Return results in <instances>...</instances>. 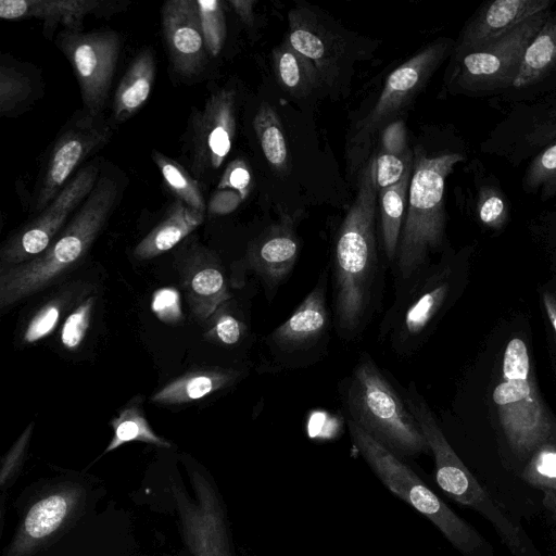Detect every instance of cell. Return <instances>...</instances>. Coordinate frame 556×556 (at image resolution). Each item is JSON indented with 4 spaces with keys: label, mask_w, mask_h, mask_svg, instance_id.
<instances>
[{
    "label": "cell",
    "mask_w": 556,
    "mask_h": 556,
    "mask_svg": "<svg viewBox=\"0 0 556 556\" xmlns=\"http://www.w3.org/2000/svg\"><path fill=\"white\" fill-rule=\"evenodd\" d=\"M111 426L113 435L104 453L112 452L121 445L132 441H141L161 447L170 446L169 442L159 437L150 427L141 408V397L139 396L129 402L111 420Z\"/></svg>",
    "instance_id": "1f68e13d"
},
{
    "label": "cell",
    "mask_w": 556,
    "mask_h": 556,
    "mask_svg": "<svg viewBox=\"0 0 556 556\" xmlns=\"http://www.w3.org/2000/svg\"><path fill=\"white\" fill-rule=\"evenodd\" d=\"M412 173L413 161L406 167L399 182L378 191L383 249L390 262H394L400 241Z\"/></svg>",
    "instance_id": "83f0119b"
},
{
    "label": "cell",
    "mask_w": 556,
    "mask_h": 556,
    "mask_svg": "<svg viewBox=\"0 0 556 556\" xmlns=\"http://www.w3.org/2000/svg\"><path fill=\"white\" fill-rule=\"evenodd\" d=\"M177 269L193 316L203 321L230 299L227 281L217 256L201 245L184 251Z\"/></svg>",
    "instance_id": "2e32d148"
},
{
    "label": "cell",
    "mask_w": 556,
    "mask_h": 556,
    "mask_svg": "<svg viewBox=\"0 0 556 556\" xmlns=\"http://www.w3.org/2000/svg\"><path fill=\"white\" fill-rule=\"evenodd\" d=\"M521 479L540 490H556V420L549 437L528 458Z\"/></svg>",
    "instance_id": "836d02e7"
},
{
    "label": "cell",
    "mask_w": 556,
    "mask_h": 556,
    "mask_svg": "<svg viewBox=\"0 0 556 556\" xmlns=\"http://www.w3.org/2000/svg\"><path fill=\"white\" fill-rule=\"evenodd\" d=\"M556 67V17H548L527 47L513 87L536 83Z\"/></svg>",
    "instance_id": "f546056e"
},
{
    "label": "cell",
    "mask_w": 556,
    "mask_h": 556,
    "mask_svg": "<svg viewBox=\"0 0 556 556\" xmlns=\"http://www.w3.org/2000/svg\"><path fill=\"white\" fill-rule=\"evenodd\" d=\"M253 127L263 154L274 172L282 175L289 167L283 128L276 110L263 102L253 118Z\"/></svg>",
    "instance_id": "4dcf8cb0"
},
{
    "label": "cell",
    "mask_w": 556,
    "mask_h": 556,
    "mask_svg": "<svg viewBox=\"0 0 556 556\" xmlns=\"http://www.w3.org/2000/svg\"><path fill=\"white\" fill-rule=\"evenodd\" d=\"M448 43L438 40L396 67L387 78L383 89L368 114L359 122L355 139L370 140L379 130L395 121L421 91L446 54Z\"/></svg>",
    "instance_id": "7c38bea8"
},
{
    "label": "cell",
    "mask_w": 556,
    "mask_h": 556,
    "mask_svg": "<svg viewBox=\"0 0 556 556\" xmlns=\"http://www.w3.org/2000/svg\"><path fill=\"white\" fill-rule=\"evenodd\" d=\"M548 17V11L540 13L485 48L462 54L455 77L458 86L468 90L513 86L527 47Z\"/></svg>",
    "instance_id": "8fae6325"
},
{
    "label": "cell",
    "mask_w": 556,
    "mask_h": 556,
    "mask_svg": "<svg viewBox=\"0 0 556 556\" xmlns=\"http://www.w3.org/2000/svg\"><path fill=\"white\" fill-rule=\"evenodd\" d=\"M288 23L286 40L314 63L323 83L331 84L338 76L343 59V40L326 28L318 16L306 8L289 11Z\"/></svg>",
    "instance_id": "d6986e66"
},
{
    "label": "cell",
    "mask_w": 556,
    "mask_h": 556,
    "mask_svg": "<svg viewBox=\"0 0 556 556\" xmlns=\"http://www.w3.org/2000/svg\"><path fill=\"white\" fill-rule=\"evenodd\" d=\"M406 135L402 119H395L382 128L379 150L374 156L378 191L399 182L413 161Z\"/></svg>",
    "instance_id": "4316f807"
},
{
    "label": "cell",
    "mask_w": 556,
    "mask_h": 556,
    "mask_svg": "<svg viewBox=\"0 0 556 556\" xmlns=\"http://www.w3.org/2000/svg\"><path fill=\"white\" fill-rule=\"evenodd\" d=\"M549 0H495L465 28L457 49L459 55L485 48L523 22L548 11Z\"/></svg>",
    "instance_id": "ffe728a7"
},
{
    "label": "cell",
    "mask_w": 556,
    "mask_h": 556,
    "mask_svg": "<svg viewBox=\"0 0 556 556\" xmlns=\"http://www.w3.org/2000/svg\"><path fill=\"white\" fill-rule=\"evenodd\" d=\"M235 92L223 88L213 93L194 116L191 164L197 175L218 168L230 152L236 132Z\"/></svg>",
    "instance_id": "5bb4252c"
},
{
    "label": "cell",
    "mask_w": 556,
    "mask_h": 556,
    "mask_svg": "<svg viewBox=\"0 0 556 556\" xmlns=\"http://www.w3.org/2000/svg\"><path fill=\"white\" fill-rule=\"evenodd\" d=\"M243 330L244 325L238 318L227 312H219L208 334L219 343L232 345L239 342Z\"/></svg>",
    "instance_id": "60d3db41"
},
{
    "label": "cell",
    "mask_w": 556,
    "mask_h": 556,
    "mask_svg": "<svg viewBox=\"0 0 556 556\" xmlns=\"http://www.w3.org/2000/svg\"><path fill=\"white\" fill-rule=\"evenodd\" d=\"M526 184L530 188H541L543 194L556 193V143L541 152L530 164Z\"/></svg>",
    "instance_id": "8d00e7d4"
},
{
    "label": "cell",
    "mask_w": 556,
    "mask_h": 556,
    "mask_svg": "<svg viewBox=\"0 0 556 556\" xmlns=\"http://www.w3.org/2000/svg\"><path fill=\"white\" fill-rule=\"evenodd\" d=\"M197 5L205 48L212 56H217L226 39V22L222 2L197 0Z\"/></svg>",
    "instance_id": "d590c367"
},
{
    "label": "cell",
    "mask_w": 556,
    "mask_h": 556,
    "mask_svg": "<svg viewBox=\"0 0 556 556\" xmlns=\"http://www.w3.org/2000/svg\"><path fill=\"white\" fill-rule=\"evenodd\" d=\"M117 197L116 181L101 176L73 219L41 254L0 269V308L4 311L51 286L78 264L105 225Z\"/></svg>",
    "instance_id": "7a4b0ae2"
},
{
    "label": "cell",
    "mask_w": 556,
    "mask_h": 556,
    "mask_svg": "<svg viewBox=\"0 0 556 556\" xmlns=\"http://www.w3.org/2000/svg\"><path fill=\"white\" fill-rule=\"evenodd\" d=\"M351 440L379 480L394 495L428 518L464 556H492L484 538L457 516L401 457L348 420Z\"/></svg>",
    "instance_id": "8992f818"
},
{
    "label": "cell",
    "mask_w": 556,
    "mask_h": 556,
    "mask_svg": "<svg viewBox=\"0 0 556 556\" xmlns=\"http://www.w3.org/2000/svg\"><path fill=\"white\" fill-rule=\"evenodd\" d=\"M343 406L351 420L397 456L429 451L428 443L405 401L368 354L345 380Z\"/></svg>",
    "instance_id": "277c9868"
},
{
    "label": "cell",
    "mask_w": 556,
    "mask_h": 556,
    "mask_svg": "<svg viewBox=\"0 0 556 556\" xmlns=\"http://www.w3.org/2000/svg\"><path fill=\"white\" fill-rule=\"evenodd\" d=\"M155 77L151 50L141 51L129 65L115 91L113 114L116 122L132 116L148 100Z\"/></svg>",
    "instance_id": "484cf974"
},
{
    "label": "cell",
    "mask_w": 556,
    "mask_h": 556,
    "mask_svg": "<svg viewBox=\"0 0 556 556\" xmlns=\"http://www.w3.org/2000/svg\"><path fill=\"white\" fill-rule=\"evenodd\" d=\"M93 304L94 298H87L65 319L61 330V342L67 350H75L84 340L89 327Z\"/></svg>",
    "instance_id": "74e56055"
},
{
    "label": "cell",
    "mask_w": 556,
    "mask_h": 556,
    "mask_svg": "<svg viewBox=\"0 0 556 556\" xmlns=\"http://www.w3.org/2000/svg\"><path fill=\"white\" fill-rule=\"evenodd\" d=\"M162 28L170 61L182 76H192L204 64V38L197 0H169L161 10Z\"/></svg>",
    "instance_id": "e0dca14e"
},
{
    "label": "cell",
    "mask_w": 556,
    "mask_h": 556,
    "mask_svg": "<svg viewBox=\"0 0 556 556\" xmlns=\"http://www.w3.org/2000/svg\"><path fill=\"white\" fill-rule=\"evenodd\" d=\"M273 67L279 85L294 97L307 96L323 83L314 63L287 40L273 51Z\"/></svg>",
    "instance_id": "f1b7e54d"
},
{
    "label": "cell",
    "mask_w": 556,
    "mask_h": 556,
    "mask_svg": "<svg viewBox=\"0 0 556 556\" xmlns=\"http://www.w3.org/2000/svg\"><path fill=\"white\" fill-rule=\"evenodd\" d=\"M80 490L59 489L40 498L28 509L7 556H27L59 530L75 510Z\"/></svg>",
    "instance_id": "44dd1931"
},
{
    "label": "cell",
    "mask_w": 556,
    "mask_h": 556,
    "mask_svg": "<svg viewBox=\"0 0 556 556\" xmlns=\"http://www.w3.org/2000/svg\"><path fill=\"white\" fill-rule=\"evenodd\" d=\"M543 505L556 520V490H543Z\"/></svg>",
    "instance_id": "c3c4849f"
},
{
    "label": "cell",
    "mask_w": 556,
    "mask_h": 556,
    "mask_svg": "<svg viewBox=\"0 0 556 556\" xmlns=\"http://www.w3.org/2000/svg\"><path fill=\"white\" fill-rule=\"evenodd\" d=\"M404 401L433 454L440 489L488 519L514 556H541L522 526L489 494L457 456L414 382L407 387Z\"/></svg>",
    "instance_id": "3957f363"
},
{
    "label": "cell",
    "mask_w": 556,
    "mask_h": 556,
    "mask_svg": "<svg viewBox=\"0 0 556 556\" xmlns=\"http://www.w3.org/2000/svg\"><path fill=\"white\" fill-rule=\"evenodd\" d=\"M62 309V300H53L43 305L27 323L22 336L23 342L36 343L49 336L59 324Z\"/></svg>",
    "instance_id": "f35d334b"
},
{
    "label": "cell",
    "mask_w": 556,
    "mask_h": 556,
    "mask_svg": "<svg viewBox=\"0 0 556 556\" xmlns=\"http://www.w3.org/2000/svg\"><path fill=\"white\" fill-rule=\"evenodd\" d=\"M450 274L447 268L431 273L421 268L401 282L380 325V334L389 339L394 352L408 355L421 345L448 299Z\"/></svg>",
    "instance_id": "ba28073f"
},
{
    "label": "cell",
    "mask_w": 556,
    "mask_h": 556,
    "mask_svg": "<svg viewBox=\"0 0 556 556\" xmlns=\"http://www.w3.org/2000/svg\"><path fill=\"white\" fill-rule=\"evenodd\" d=\"M152 308L164 321L178 320L181 316L178 292L172 288L157 290L153 296Z\"/></svg>",
    "instance_id": "ee69618b"
},
{
    "label": "cell",
    "mask_w": 556,
    "mask_h": 556,
    "mask_svg": "<svg viewBox=\"0 0 556 556\" xmlns=\"http://www.w3.org/2000/svg\"><path fill=\"white\" fill-rule=\"evenodd\" d=\"M239 376L232 368H201L174 379L151 399L163 405L187 404L231 386Z\"/></svg>",
    "instance_id": "cb8c5ba5"
},
{
    "label": "cell",
    "mask_w": 556,
    "mask_h": 556,
    "mask_svg": "<svg viewBox=\"0 0 556 556\" xmlns=\"http://www.w3.org/2000/svg\"><path fill=\"white\" fill-rule=\"evenodd\" d=\"M228 3L244 24L250 25L253 22L254 0H230Z\"/></svg>",
    "instance_id": "bcb514c9"
},
{
    "label": "cell",
    "mask_w": 556,
    "mask_h": 556,
    "mask_svg": "<svg viewBox=\"0 0 556 556\" xmlns=\"http://www.w3.org/2000/svg\"><path fill=\"white\" fill-rule=\"evenodd\" d=\"M56 43L75 72L85 111L96 117L104 108L121 49L113 30H64Z\"/></svg>",
    "instance_id": "9c48e42d"
},
{
    "label": "cell",
    "mask_w": 556,
    "mask_h": 556,
    "mask_svg": "<svg viewBox=\"0 0 556 556\" xmlns=\"http://www.w3.org/2000/svg\"><path fill=\"white\" fill-rule=\"evenodd\" d=\"M125 1L108 0H1L0 17L8 21L36 18L43 22L46 34L59 24L66 30L80 31L90 15H106L123 10Z\"/></svg>",
    "instance_id": "ac0fdd59"
},
{
    "label": "cell",
    "mask_w": 556,
    "mask_h": 556,
    "mask_svg": "<svg viewBox=\"0 0 556 556\" xmlns=\"http://www.w3.org/2000/svg\"><path fill=\"white\" fill-rule=\"evenodd\" d=\"M33 94L28 76L5 61L0 66V113L9 116Z\"/></svg>",
    "instance_id": "e575fe53"
},
{
    "label": "cell",
    "mask_w": 556,
    "mask_h": 556,
    "mask_svg": "<svg viewBox=\"0 0 556 556\" xmlns=\"http://www.w3.org/2000/svg\"><path fill=\"white\" fill-rule=\"evenodd\" d=\"M480 220L493 228L503 225L506 207L503 198L495 191H483L478 205Z\"/></svg>",
    "instance_id": "b9f144b4"
},
{
    "label": "cell",
    "mask_w": 556,
    "mask_h": 556,
    "mask_svg": "<svg viewBox=\"0 0 556 556\" xmlns=\"http://www.w3.org/2000/svg\"><path fill=\"white\" fill-rule=\"evenodd\" d=\"M31 432L33 424L24 430L8 454L2 458L0 472V482L2 488H4L5 483L12 478L22 463Z\"/></svg>",
    "instance_id": "7bdbcfd3"
},
{
    "label": "cell",
    "mask_w": 556,
    "mask_h": 556,
    "mask_svg": "<svg viewBox=\"0 0 556 556\" xmlns=\"http://www.w3.org/2000/svg\"><path fill=\"white\" fill-rule=\"evenodd\" d=\"M327 273L305 296L291 316L271 333L276 346L292 351L308 346L326 330L328 309L326 305Z\"/></svg>",
    "instance_id": "603a6c76"
},
{
    "label": "cell",
    "mask_w": 556,
    "mask_h": 556,
    "mask_svg": "<svg viewBox=\"0 0 556 556\" xmlns=\"http://www.w3.org/2000/svg\"><path fill=\"white\" fill-rule=\"evenodd\" d=\"M241 195L233 190H216L208 201V212L213 215H225L233 212L242 202Z\"/></svg>",
    "instance_id": "f6af8a7d"
},
{
    "label": "cell",
    "mask_w": 556,
    "mask_h": 556,
    "mask_svg": "<svg viewBox=\"0 0 556 556\" xmlns=\"http://www.w3.org/2000/svg\"><path fill=\"white\" fill-rule=\"evenodd\" d=\"M492 399L510 450L519 458H529L549 437L554 418L538 392L529 351L520 338L510 339L505 348Z\"/></svg>",
    "instance_id": "52a82bcc"
},
{
    "label": "cell",
    "mask_w": 556,
    "mask_h": 556,
    "mask_svg": "<svg viewBox=\"0 0 556 556\" xmlns=\"http://www.w3.org/2000/svg\"><path fill=\"white\" fill-rule=\"evenodd\" d=\"M300 243L290 216L285 215L251 245L248 260L269 290L289 276L299 256Z\"/></svg>",
    "instance_id": "7402d4cb"
},
{
    "label": "cell",
    "mask_w": 556,
    "mask_h": 556,
    "mask_svg": "<svg viewBox=\"0 0 556 556\" xmlns=\"http://www.w3.org/2000/svg\"><path fill=\"white\" fill-rule=\"evenodd\" d=\"M203 219L204 213L176 200L166 217L136 245L134 256L150 260L167 252L199 227Z\"/></svg>",
    "instance_id": "d4e9b609"
},
{
    "label": "cell",
    "mask_w": 556,
    "mask_h": 556,
    "mask_svg": "<svg viewBox=\"0 0 556 556\" xmlns=\"http://www.w3.org/2000/svg\"><path fill=\"white\" fill-rule=\"evenodd\" d=\"M153 161L168 189L189 207L204 213L205 201L198 182L179 165L160 152L153 153Z\"/></svg>",
    "instance_id": "d6a6232c"
},
{
    "label": "cell",
    "mask_w": 556,
    "mask_h": 556,
    "mask_svg": "<svg viewBox=\"0 0 556 556\" xmlns=\"http://www.w3.org/2000/svg\"><path fill=\"white\" fill-rule=\"evenodd\" d=\"M94 118L87 114L56 140L36 198V212L45 210L70 181L77 166L109 140L110 128L96 123Z\"/></svg>",
    "instance_id": "9a60e30c"
},
{
    "label": "cell",
    "mask_w": 556,
    "mask_h": 556,
    "mask_svg": "<svg viewBox=\"0 0 556 556\" xmlns=\"http://www.w3.org/2000/svg\"><path fill=\"white\" fill-rule=\"evenodd\" d=\"M194 496L174 485L184 540L193 556H231L223 509L211 483L199 472L191 476Z\"/></svg>",
    "instance_id": "4fadbf2b"
},
{
    "label": "cell",
    "mask_w": 556,
    "mask_h": 556,
    "mask_svg": "<svg viewBox=\"0 0 556 556\" xmlns=\"http://www.w3.org/2000/svg\"><path fill=\"white\" fill-rule=\"evenodd\" d=\"M463 160L458 153L429 156L421 149L413 154L406 213L395 254L401 282L408 280L442 243L445 225V179Z\"/></svg>",
    "instance_id": "5b68a950"
},
{
    "label": "cell",
    "mask_w": 556,
    "mask_h": 556,
    "mask_svg": "<svg viewBox=\"0 0 556 556\" xmlns=\"http://www.w3.org/2000/svg\"><path fill=\"white\" fill-rule=\"evenodd\" d=\"M99 176V164L79 169L59 194L24 228L7 240L0 252L1 269L41 254L56 238L71 213L90 194Z\"/></svg>",
    "instance_id": "30bf717a"
},
{
    "label": "cell",
    "mask_w": 556,
    "mask_h": 556,
    "mask_svg": "<svg viewBox=\"0 0 556 556\" xmlns=\"http://www.w3.org/2000/svg\"><path fill=\"white\" fill-rule=\"evenodd\" d=\"M542 303L551 325L556 332V291L545 290L542 293Z\"/></svg>",
    "instance_id": "7dc6e473"
},
{
    "label": "cell",
    "mask_w": 556,
    "mask_h": 556,
    "mask_svg": "<svg viewBox=\"0 0 556 556\" xmlns=\"http://www.w3.org/2000/svg\"><path fill=\"white\" fill-rule=\"evenodd\" d=\"M252 178L249 166L241 159L231 161L224 170L217 185V189H229L237 191L244 201L251 189Z\"/></svg>",
    "instance_id": "ab89813d"
},
{
    "label": "cell",
    "mask_w": 556,
    "mask_h": 556,
    "mask_svg": "<svg viewBox=\"0 0 556 556\" xmlns=\"http://www.w3.org/2000/svg\"><path fill=\"white\" fill-rule=\"evenodd\" d=\"M377 206L376 164L375 157H370L359 174L356 198L339 229L333 250V309L337 328L344 337L361 330L372 299Z\"/></svg>",
    "instance_id": "6da1fadb"
}]
</instances>
